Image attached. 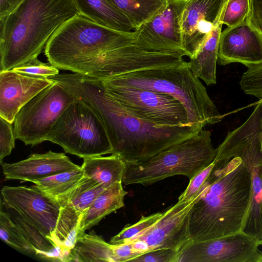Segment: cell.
<instances>
[{
  "instance_id": "7a4b0ae2",
  "label": "cell",
  "mask_w": 262,
  "mask_h": 262,
  "mask_svg": "<svg viewBox=\"0 0 262 262\" xmlns=\"http://www.w3.org/2000/svg\"><path fill=\"white\" fill-rule=\"evenodd\" d=\"M58 81L94 111L104 127L111 154L125 162L150 158L204 128L194 124L161 126L143 119L115 99L96 79L62 73Z\"/></svg>"
},
{
  "instance_id": "9a60e30c",
  "label": "cell",
  "mask_w": 262,
  "mask_h": 262,
  "mask_svg": "<svg viewBox=\"0 0 262 262\" xmlns=\"http://www.w3.org/2000/svg\"><path fill=\"white\" fill-rule=\"evenodd\" d=\"M226 0H188L181 18L183 48L193 57L211 33Z\"/></svg>"
},
{
  "instance_id": "836d02e7",
  "label": "cell",
  "mask_w": 262,
  "mask_h": 262,
  "mask_svg": "<svg viewBox=\"0 0 262 262\" xmlns=\"http://www.w3.org/2000/svg\"><path fill=\"white\" fill-rule=\"evenodd\" d=\"M112 246L115 262L131 261L133 259L141 254L135 250L130 242L112 244Z\"/></svg>"
},
{
  "instance_id": "8fae6325",
  "label": "cell",
  "mask_w": 262,
  "mask_h": 262,
  "mask_svg": "<svg viewBox=\"0 0 262 262\" xmlns=\"http://www.w3.org/2000/svg\"><path fill=\"white\" fill-rule=\"evenodd\" d=\"M261 245V241L243 231L208 241H190L179 251L178 262H258Z\"/></svg>"
},
{
  "instance_id": "2e32d148",
  "label": "cell",
  "mask_w": 262,
  "mask_h": 262,
  "mask_svg": "<svg viewBox=\"0 0 262 262\" xmlns=\"http://www.w3.org/2000/svg\"><path fill=\"white\" fill-rule=\"evenodd\" d=\"M217 62H238L247 68L262 63V34L247 20L221 32Z\"/></svg>"
},
{
  "instance_id": "4316f807",
  "label": "cell",
  "mask_w": 262,
  "mask_h": 262,
  "mask_svg": "<svg viewBox=\"0 0 262 262\" xmlns=\"http://www.w3.org/2000/svg\"><path fill=\"white\" fill-rule=\"evenodd\" d=\"M0 237L7 245L21 252L35 254L34 249L2 206L0 208Z\"/></svg>"
},
{
  "instance_id": "5b68a950",
  "label": "cell",
  "mask_w": 262,
  "mask_h": 262,
  "mask_svg": "<svg viewBox=\"0 0 262 262\" xmlns=\"http://www.w3.org/2000/svg\"><path fill=\"white\" fill-rule=\"evenodd\" d=\"M103 80L171 96L187 112L189 122L204 127L223 119L205 86L191 71L188 62L169 67L129 72Z\"/></svg>"
},
{
  "instance_id": "30bf717a",
  "label": "cell",
  "mask_w": 262,
  "mask_h": 262,
  "mask_svg": "<svg viewBox=\"0 0 262 262\" xmlns=\"http://www.w3.org/2000/svg\"><path fill=\"white\" fill-rule=\"evenodd\" d=\"M101 82L115 99L143 119L161 126L192 124L184 105L171 96L105 80Z\"/></svg>"
},
{
  "instance_id": "8992f818",
  "label": "cell",
  "mask_w": 262,
  "mask_h": 262,
  "mask_svg": "<svg viewBox=\"0 0 262 262\" xmlns=\"http://www.w3.org/2000/svg\"><path fill=\"white\" fill-rule=\"evenodd\" d=\"M217 149L204 128L147 159L126 162L122 183L146 186L182 175L189 180L214 160Z\"/></svg>"
},
{
  "instance_id": "7402d4cb",
  "label": "cell",
  "mask_w": 262,
  "mask_h": 262,
  "mask_svg": "<svg viewBox=\"0 0 262 262\" xmlns=\"http://www.w3.org/2000/svg\"><path fill=\"white\" fill-rule=\"evenodd\" d=\"M126 162L119 156H94L83 159L81 166L84 176L105 188L122 182Z\"/></svg>"
},
{
  "instance_id": "7c38bea8",
  "label": "cell",
  "mask_w": 262,
  "mask_h": 262,
  "mask_svg": "<svg viewBox=\"0 0 262 262\" xmlns=\"http://www.w3.org/2000/svg\"><path fill=\"white\" fill-rule=\"evenodd\" d=\"M1 196L3 205L16 211L55 245L54 232L61 207L57 201L35 185L29 187L4 186Z\"/></svg>"
},
{
  "instance_id": "e0dca14e",
  "label": "cell",
  "mask_w": 262,
  "mask_h": 262,
  "mask_svg": "<svg viewBox=\"0 0 262 262\" xmlns=\"http://www.w3.org/2000/svg\"><path fill=\"white\" fill-rule=\"evenodd\" d=\"M53 82L49 78L13 70L0 72V117L14 123L20 110Z\"/></svg>"
},
{
  "instance_id": "d6a6232c",
  "label": "cell",
  "mask_w": 262,
  "mask_h": 262,
  "mask_svg": "<svg viewBox=\"0 0 262 262\" xmlns=\"http://www.w3.org/2000/svg\"><path fill=\"white\" fill-rule=\"evenodd\" d=\"M179 251L158 249L146 252L133 259V262H178Z\"/></svg>"
},
{
  "instance_id": "44dd1931",
  "label": "cell",
  "mask_w": 262,
  "mask_h": 262,
  "mask_svg": "<svg viewBox=\"0 0 262 262\" xmlns=\"http://www.w3.org/2000/svg\"><path fill=\"white\" fill-rule=\"evenodd\" d=\"M78 14L97 24L124 32L135 30L128 18L107 0H72Z\"/></svg>"
},
{
  "instance_id": "4dcf8cb0",
  "label": "cell",
  "mask_w": 262,
  "mask_h": 262,
  "mask_svg": "<svg viewBox=\"0 0 262 262\" xmlns=\"http://www.w3.org/2000/svg\"><path fill=\"white\" fill-rule=\"evenodd\" d=\"M12 124L0 117V163L15 147L16 138Z\"/></svg>"
},
{
  "instance_id": "ffe728a7",
  "label": "cell",
  "mask_w": 262,
  "mask_h": 262,
  "mask_svg": "<svg viewBox=\"0 0 262 262\" xmlns=\"http://www.w3.org/2000/svg\"><path fill=\"white\" fill-rule=\"evenodd\" d=\"M122 184V182L116 183L97 195L81 219L78 234L85 232L106 215L124 206V199L128 192L123 189Z\"/></svg>"
},
{
  "instance_id": "8d00e7d4",
  "label": "cell",
  "mask_w": 262,
  "mask_h": 262,
  "mask_svg": "<svg viewBox=\"0 0 262 262\" xmlns=\"http://www.w3.org/2000/svg\"><path fill=\"white\" fill-rule=\"evenodd\" d=\"M258 262H262V252H261V256L258 260Z\"/></svg>"
},
{
  "instance_id": "d590c367",
  "label": "cell",
  "mask_w": 262,
  "mask_h": 262,
  "mask_svg": "<svg viewBox=\"0 0 262 262\" xmlns=\"http://www.w3.org/2000/svg\"><path fill=\"white\" fill-rule=\"evenodd\" d=\"M24 0H0V19L5 18Z\"/></svg>"
},
{
  "instance_id": "484cf974",
  "label": "cell",
  "mask_w": 262,
  "mask_h": 262,
  "mask_svg": "<svg viewBox=\"0 0 262 262\" xmlns=\"http://www.w3.org/2000/svg\"><path fill=\"white\" fill-rule=\"evenodd\" d=\"M1 206L8 212L12 221L34 249L35 255L39 252L51 251L56 247L48 237L14 209L3 205L1 203Z\"/></svg>"
},
{
  "instance_id": "277c9868",
  "label": "cell",
  "mask_w": 262,
  "mask_h": 262,
  "mask_svg": "<svg viewBox=\"0 0 262 262\" xmlns=\"http://www.w3.org/2000/svg\"><path fill=\"white\" fill-rule=\"evenodd\" d=\"M77 14L72 0H24L0 19V72L37 58L55 31Z\"/></svg>"
},
{
  "instance_id": "4fadbf2b",
  "label": "cell",
  "mask_w": 262,
  "mask_h": 262,
  "mask_svg": "<svg viewBox=\"0 0 262 262\" xmlns=\"http://www.w3.org/2000/svg\"><path fill=\"white\" fill-rule=\"evenodd\" d=\"M187 1L167 0L160 12L134 31L135 43L149 51L184 52L181 18Z\"/></svg>"
},
{
  "instance_id": "83f0119b",
  "label": "cell",
  "mask_w": 262,
  "mask_h": 262,
  "mask_svg": "<svg viewBox=\"0 0 262 262\" xmlns=\"http://www.w3.org/2000/svg\"><path fill=\"white\" fill-rule=\"evenodd\" d=\"M250 10V0H226L221 11V21L229 27L236 26L246 20Z\"/></svg>"
},
{
  "instance_id": "d4e9b609",
  "label": "cell",
  "mask_w": 262,
  "mask_h": 262,
  "mask_svg": "<svg viewBox=\"0 0 262 262\" xmlns=\"http://www.w3.org/2000/svg\"><path fill=\"white\" fill-rule=\"evenodd\" d=\"M107 1L128 18L135 30L160 12L167 2V0Z\"/></svg>"
},
{
  "instance_id": "ba28073f",
  "label": "cell",
  "mask_w": 262,
  "mask_h": 262,
  "mask_svg": "<svg viewBox=\"0 0 262 262\" xmlns=\"http://www.w3.org/2000/svg\"><path fill=\"white\" fill-rule=\"evenodd\" d=\"M47 141L83 159L112 152L100 119L86 103L76 97L53 126Z\"/></svg>"
},
{
  "instance_id": "3957f363",
  "label": "cell",
  "mask_w": 262,
  "mask_h": 262,
  "mask_svg": "<svg viewBox=\"0 0 262 262\" xmlns=\"http://www.w3.org/2000/svg\"><path fill=\"white\" fill-rule=\"evenodd\" d=\"M213 163L190 211L189 230L192 242L243 231L248 212L252 187L250 169L239 157L214 159Z\"/></svg>"
},
{
  "instance_id": "e575fe53",
  "label": "cell",
  "mask_w": 262,
  "mask_h": 262,
  "mask_svg": "<svg viewBox=\"0 0 262 262\" xmlns=\"http://www.w3.org/2000/svg\"><path fill=\"white\" fill-rule=\"evenodd\" d=\"M250 10L246 20L262 34V0H250Z\"/></svg>"
},
{
  "instance_id": "603a6c76",
  "label": "cell",
  "mask_w": 262,
  "mask_h": 262,
  "mask_svg": "<svg viewBox=\"0 0 262 262\" xmlns=\"http://www.w3.org/2000/svg\"><path fill=\"white\" fill-rule=\"evenodd\" d=\"M69 261L115 262L112 244L94 231L79 233L70 251Z\"/></svg>"
},
{
  "instance_id": "d6986e66",
  "label": "cell",
  "mask_w": 262,
  "mask_h": 262,
  "mask_svg": "<svg viewBox=\"0 0 262 262\" xmlns=\"http://www.w3.org/2000/svg\"><path fill=\"white\" fill-rule=\"evenodd\" d=\"M223 25L220 14L211 34L188 62L193 74L208 85L216 82V68Z\"/></svg>"
},
{
  "instance_id": "74e56055",
  "label": "cell",
  "mask_w": 262,
  "mask_h": 262,
  "mask_svg": "<svg viewBox=\"0 0 262 262\" xmlns=\"http://www.w3.org/2000/svg\"><path fill=\"white\" fill-rule=\"evenodd\" d=\"M261 245H262V240H261Z\"/></svg>"
},
{
  "instance_id": "5bb4252c",
  "label": "cell",
  "mask_w": 262,
  "mask_h": 262,
  "mask_svg": "<svg viewBox=\"0 0 262 262\" xmlns=\"http://www.w3.org/2000/svg\"><path fill=\"white\" fill-rule=\"evenodd\" d=\"M198 195L189 202H179L162 212L161 217L151 226L125 242L140 240L148 251L173 249L179 251L190 241L189 223L191 209Z\"/></svg>"
},
{
  "instance_id": "f546056e",
  "label": "cell",
  "mask_w": 262,
  "mask_h": 262,
  "mask_svg": "<svg viewBox=\"0 0 262 262\" xmlns=\"http://www.w3.org/2000/svg\"><path fill=\"white\" fill-rule=\"evenodd\" d=\"M12 70L19 73L47 78L54 77L59 74L58 69L49 62L44 63L39 61L37 58H34Z\"/></svg>"
},
{
  "instance_id": "9c48e42d",
  "label": "cell",
  "mask_w": 262,
  "mask_h": 262,
  "mask_svg": "<svg viewBox=\"0 0 262 262\" xmlns=\"http://www.w3.org/2000/svg\"><path fill=\"white\" fill-rule=\"evenodd\" d=\"M75 99L67 89L54 80L16 115L14 122L16 139L32 146L47 141L53 126Z\"/></svg>"
},
{
  "instance_id": "cb8c5ba5",
  "label": "cell",
  "mask_w": 262,
  "mask_h": 262,
  "mask_svg": "<svg viewBox=\"0 0 262 262\" xmlns=\"http://www.w3.org/2000/svg\"><path fill=\"white\" fill-rule=\"evenodd\" d=\"M84 178L81 167L34 181L44 193L62 206L68 196Z\"/></svg>"
},
{
  "instance_id": "52a82bcc",
  "label": "cell",
  "mask_w": 262,
  "mask_h": 262,
  "mask_svg": "<svg viewBox=\"0 0 262 262\" xmlns=\"http://www.w3.org/2000/svg\"><path fill=\"white\" fill-rule=\"evenodd\" d=\"M215 159L240 158L250 169V204L243 232L262 240V124L246 122L230 131L216 148Z\"/></svg>"
},
{
  "instance_id": "6da1fadb",
  "label": "cell",
  "mask_w": 262,
  "mask_h": 262,
  "mask_svg": "<svg viewBox=\"0 0 262 262\" xmlns=\"http://www.w3.org/2000/svg\"><path fill=\"white\" fill-rule=\"evenodd\" d=\"M135 40L134 31L112 29L77 14L55 31L44 52L59 70L102 81L140 69V55L129 45Z\"/></svg>"
},
{
  "instance_id": "ac0fdd59",
  "label": "cell",
  "mask_w": 262,
  "mask_h": 262,
  "mask_svg": "<svg viewBox=\"0 0 262 262\" xmlns=\"http://www.w3.org/2000/svg\"><path fill=\"white\" fill-rule=\"evenodd\" d=\"M1 164L6 179L32 183L80 167L72 162L64 153L51 150L45 154H32L28 158L16 163L2 162Z\"/></svg>"
},
{
  "instance_id": "1f68e13d",
  "label": "cell",
  "mask_w": 262,
  "mask_h": 262,
  "mask_svg": "<svg viewBox=\"0 0 262 262\" xmlns=\"http://www.w3.org/2000/svg\"><path fill=\"white\" fill-rule=\"evenodd\" d=\"M214 165L213 161L189 180V183L184 191L178 199L179 202H189L198 194L210 174Z\"/></svg>"
},
{
  "instance_id": "f1b7e54d",
  "label": "cell",
  "mask_w": 262,
  "mask_h": 262,
  "mask_svg": "<svg viewBox=\"0 0 262 262\" xmlns=\"http://www.w3.org/2000/svg\"><path fill=\"white\" fill-rule=\"evenodd\" d=\"M162 215V212H157L146 216H142L135 224L125 226L119 233L112 237L110 243L119 244L130 239L154 225Z\"/></svg>"
}]
</instances>
